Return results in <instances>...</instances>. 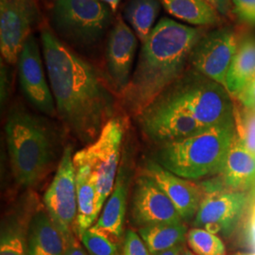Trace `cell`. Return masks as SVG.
<instances>
[{"label": "cell", "instance_id": "7", "mask_svg": "<svg viewBox=\"0 0 255 255\" xmlns=\"http://www.w3.org/2000/svg\"><path fill=\"white\" fill-rule=\"evenodd\" d=\"M125 131V119L114 117L99 136L73 155L75 167H85L96 184L99 217L116 184Z\"/></svg>", "mask_w": 255, "mask_h": 255}, {"label": "cell", "instance_id": "34", "mask_svg": "<svg viewBox=\"0 0 255 255\" xmlns=\"http://www.w3.org/2000/svg\"><path fill=\"white\" fill-rule=\"evenodd\" d=\"M64 255H87L85 254V252L82 250L81 246L79 245L78 241L76 240V238L73 237L71 239V241L69 242L67 249L65 251Z\"/></svg>", "mask_w": 255, "mask_h": 255}, {"label": "cell", "instance_id": "35", "mask_svg": "<svg viewBox=\"0 0 255 255\" xmlns=\"http://www.w3.org/2000/svg\"><path fill=\"white\" fill-rule=\"evenodd\" d=\"M182 252H183V248L182 245H178V246L170 248L168 250L163 251L161 253H158L155 255H182Z\"/></svg>", "mask_w": 255, "mask_h": 255}, {"label": "cell", "instance_id": "19", "mask_svg": "<svg viewBox=\"0 0 255 255\" xmlns=\"http://www.w3.org/2000/svg\"><path fill=\"white\" fill-rule=\"evenodd\" d=\"M255 78V37H245L237 48L226 76L225 88L236 99Z\"/></svg>", "mask_w": 255, "mask_h": 255}, {"label": "cell", "instance_id": "4", "mask_svg": "<svg viewBox=\"0 0 255 255\" xmlns=\"http://www.w3.org/2000/svg\"><path fill=\"white\" fill-rule=\"evenodd\" d=\"M5 136L14 180L23 187H34L52 167L56 139L46 119L15 105L5 124Z\"/></svg>", "mask_w": 255, "mask_h": 255}, {"label": "cell", "instance_id": "30", "mask_svg": "<svg viewBox=\"0 0 255 255\" xmlns=\"http://www.w3.org/2000/svg\"><path fill=\"white\" fill-rule=\"evenodd\" d=\"M233 12L251 25H255V0H231Z\"/></svg>", "mask_w": 255, "mask_h": 255}, {"label": "cell", "instance_id": "32", "mask_svg": "<svg viewBox=\"0 0 255 255\" xmlns=\"http://www.w3.org/2000/svg\"><path fill=\"white\" fill-rule=\"evenodd\" d=\"M9 71L5 64H3V60L1 61L0 68V100L1 106L3 107L9 97Z\"/></svg>", "mask_w": 255, "mask_h": 255}, {"label": "cell", "instance_id": "5", "mask_svg": "<svg viewBox=\"0 0 255 255\" xmlns=\"http://www.w3.org/2000/svg\"><path fill=\"white\" fill-rule=\"evenodd\" d=\"M236 134L235 117L190 136L160 144L155 162L190 181L218 176L223 169Z\"/></svg>", "mask_w": 255, "mask_h": 255}, {"label": "cell", "instance_id": "16", "mask_svg": "<svg viewBox=\"0 0 255 255\" xmlns=\"http://www.w3.org/2000/svg\"><path fill=\"white\" fill-rule=\"evenodd\" d=\"M71 239L57 228L46 209L34 210L28 224L27 255H64Z\"/></svg>", "mask_w": 255, "mask_h": 255}, {"label": "cell", "instance_id": "33", "mask_svg": "<svg viewBox=\"0 0 255 255\" xmlns=\"http://www.w3.org/2000/svg\"><path fill=\"white\" fill-rule=\"evenodd\" d=\"M221 16L228 17L233 12V4L231 0H205Z\"/></svg>", "mask_w": 255, "mask_h": 255}, {"label": "cell", "instance_id": "31", "mask_svg": "<svg viewBox=\"0 0 255 255\" xmlns=\"http://www.w3.org/2000/svg\"><path fill=\"white\" fill-rule=\"evenodd\" d=\"M234 100H237L243 108L255 109V78Z\"/></svg>", "mask_w": 255, "mask_h": 255}, {"label": "cell", "instance_id": "2", "mask_svg": "<svg viewBox=\"0 0 255 255\" xmlns=\"http://www.w3.org/2000/svg\"><path fill=\"white\" fill-rule=\"evenodd\" d=\"M226 88L192 69L184 72L136 117L142 133L156 144L190 136L235 119Z\"/></svg>", "mask_w": 255, "mask_h": 255}, {"label": "cell", "instance_id": "13", "mask_svg": "<svg viewBox=\"0 0 255 255\" xmlns=\"http://www.w3.org/2000/svg\"><path fill=\"white\" fill-rule=\"evenodd\" d=\"M137 39L132 29L119 14L107 40L105 62L110 85L119 97L126 90L131 79Z\"/></svg>", "mask_w": 255, "mask_h": 255}, {"label": "cell", "instance_id": "29", "mask_svg": "<svg viewBox=\"0 0 255 255\" xmlns=\"http://www.w3.org/2000/svg\"><path fill=\"white\" fill-rule=\"evenodd\" d=\"M149 251L141 237L135 232L128 230L125 237L123 255H149Z\"/></svg>", "mask_w": 255, "mask_h": 255}, {"label": "cell", "instance_id": "25", "mask_svg": "<svg viewBox=\"0 0 255 255\" xmlns=\"http://www.w3.org/2000/svg\"><path fill=\"white\" fill-rule=\"evenodd\" d=\"M186 241L196 255H226V248L220 237L204 229L188 231Z\"/></svg>", "mask_w": 255, "mask_h": 255}, {"label": "cell", "instance_id": "26", "mask_svg": "<svg viewBox=\"0 0 255 255\" xmlns=\"http://www.w3.org/2000/svg\"><path fill=\"white\" fill-rule=\"evenodd\" d=\"M237 133L247 149L255 155V109H247L239 114L236 106Z\"/></svg>", "mask_w": 255, "mask_h": 255}, {"label": "cell", "instance_id": "3", "mask_svg": "<svg viewBox=\"0 0 255 255\" xmlns=\"http://www.w3.org/2000/svg\"><path fill=\"white\" fill-rule=\"evenodd\" d=\"M206 33L164 17L142 43L131 79L121 95L128 114L137 116L185 72L193 48Z\"/></svg>", "mask_w": 255, "mask_h": 255}, {"label": "cell", "instance_id": "20", "mask_svg": "<svg viewBox=\"0 0 255 255\" xmlns=\"http://www.w3.org/2000/svg\"><path fill=\"white\" fill-rule=\"evenodd\" d=\"M165 10L196 27L219 26L222 17L205 0H161Z\"/></svg>", "mask_w": 255, "mask_h": 255}, {"label": "cell", "instance_id": "22", "mask_svg": "<svg viewBox=\"0 0 255 255\" xmlns=\"http://www.w3.org/2000/svg\"><path fill=\"white\" fill-rule=\"evenodd\" d=\"M187 233L183 221L159 223L139 229L140 237L152 255L181 245L186 239Z\"/></svg>", "mask_w": 255, "mask_h": 255}, {"label": "cell", "instance_id": "9", "mask_svg": "<svg viewBox=\"0 0 255 255\" xmlns=\"http://www.w3.org/2000/svg\"><path fill=\"white\" fill-rule=\"evenodd\" d=\"M72 148H64L57 171L44 195L45 209L64 237L71 239L78 213L76 167Z\"/></svg>", "mask_w": 255, "mask_h": 255}, {"label": "cell", "instance_id": "37", "mask_svg": "<svg viewBox=\"0 0 255 255\" xmlns=\"http://www.w3.org/2000/svg\"><path fill=\"white\" fill-rule=\"evenodd\" d=\"M182 255H196L193 252L189 251V250H183L182 252Z\"/></svg>", "mask_w": 255, "mask_h": 255}, {"label": "cell", "instance_id": "12", "mask_svg": "<svg viewBox=\"0 0 255 255\" xmlns=\"http://www.w3.org/2000/svg\"><path fill=\"white\" fill-rule=\"evenodd\" d=\"M20 87L29 103L46 116L57 115L54 98L46 81L40 46L35 36L28 37L17 61Z\"/></svg>", "mask_w": 255, "mask_h": 255}, {"label": "cell", "instance_id": "21", "mask_svg": "<svg viewBox=\"0 0 255 255\" xmlns=\"http://www.w3.org/2000/svg\"><path fill=\"white\" fill-rule=\"evenodd\" d=\"M78 213L75 229L80 235L91 228L99 219L97 213V189L91 175L85 167L76 168Z\"/></svg>", "mask_w": 255, "mask_h": 255}, {"label": "cell", "instance_id": "17", "mask_svg": "<svg viewBox=\"0 0 255 255\" xmlns=\"http://www.w3.org/2000/svg\"><path fill=\"white\" fill-rule=\"evenodd\" d=\"M128 176L124 166L119 169L114 190L92 230L110 239H119L123 234L127 206Z\"/></svg>", "mask_w": 255, "mask_h": 255}, {"label": "cell", "instance_id": "28", "mask_svg": "<svg viewBox=\"0 0 255 255\" xmlns=\"http://www.w3.org/2000/svg\"><path fill=\"white\" fill-rule=\"evenodd\" d=\"M241 237L245 246L255 253V187L252 190L251 199L241 219Z\"/></svg>", "mask_w": 255, "mask_h": 255}, {"label": "cell", "instance_id": "1", "mask_svg": "<svg viewBox=\"0 0 255 255\" xmlns=\"http://www.w3.org/2000/svg\"><path fill=\"white\" fill-rule=\"evenodd\" d=\"M41 44L57 115L72 135L88 145L115 117L110 84L49 28H43Z\"/></svg>", "mask_w": 255, "mask_h": 255}, {"label": "cell", "instance_id": "10", "mask_svg": "<svg viewBox=\"0 0 255 255\" xmlns=\"http://www.w3.org/2000/svg\"><path fill=\"white\" fill-rule=\"evenodd\" d=\"M239 40L232 27L206 32L193 48L189 64L194 70L225 87L229 67L237 53Z\"/></svg>", "mask_w": 255, "mask_h": 255}, {"label": "cell", "instance_id": "23", "mask_svg": "<svg viewBox=\"0 0 255 255\" xmlns=\"http://www.w3.org/2000/svg\"><path fill=\"white\" fill-rule=\"evenodd\" d=\"M161 9L159 0H128L124 8V18L143 43L153 29Z\"/></svg>", "mask_w": 255, "mask_h": 255}, {"label": "cell", "instance_id": "14", "mask_svg": "<svg viewBox=\"0 0 255 255\" xmlns=\"http://www.w3.org/2000/svg\"><path fill=\"white\" fill-rule=\"evenodd\" d=\"M130 214L140 228L159 223L183 221L172 201L146 173L140 175L135 181Z\"/></svg>", "mask_w": 255, "mask_h": 255}, {"label": "cell", "instance_id": "11", "mask_svg": "<svg viewBox=\"0 0 255 255\" xmlns=\"http://www.w3.org/2000/svg\"><path fill=\"white\" fill-rule=\"evenodd\" d=\"M38 19L39 10L33 0H0V50L5 63L17 64Z\"/></svg>", "mask_w": 255, "mask_h": 255}, {"label": "cell", "instance_id": "24", "mask_svg": "<svg viewBox=\"0 0 255 255\" xmlns=\"http://www.w3.org/2000/svg\"><path fill=\"white\" fill-rule=\"evenodd\" d=\"M21 214L19 210L16 216L10 215L2 226L0 255H27V231L32 214L25 218Z\"/></svg>", "mask_w": 255, "mask_h": 255}, {"label": "cell", "instance_id": "36", "mask_svg": "<svg viewBox=\"0 0 255 255\" xmlns=\"http://www.w3.org/2000/svg\"><path fill=\"white\" fill-rule=\"evenodd\" d=\"M103 4H105L106 6H108L110 9H112V11L115 13L118 8H119V4L121 2V0H100Z\"/></svg>", "mask_w": 255, "mask_h": 255}, {"label": "cell", "instance_id": "6", "mask_svg": "<svg viewBox=\"0 0 255 255\" xmlns=\"http://www.w3.org/2000/svg\"><path fill=\"white\" fill-rule=\"evenodd\" d=\"M113 13L100 0H53L50 21L64 43L87 49L101 42L112 24Z\"/></svg>", "mask_w": 255, "mask_h": 255}, {"label": "cell", "instance_id": "8", "mask_svg": "<svg viewBox=\"0 0 255 255\" xmlns=\"http://www.w3.org/2000/svg\"><path fill=\"white\" fill-rule=\"evenodd\" d=\"M201 185L203 196L194 219L195 228L229 237L241 222L252 191L230 190L223 185L219 176Z\"/></svg>", "mask_w": 255, "mask_h": 255}, {"label": "cell", "instance_id": "38", "mask_svg": "<svg viewBox=\"0 0 255 255\" xmlns=\"http://www.w3.org/2000/svg\"><path fill=\"white\" fill-rule=\"evenodd\" d=\"M236 255H255V253H237Z\"/></svg>", "mask_w": 255, "mask_h": 255}, {"label": "cell", "instance_id": "15", "mask_svg": "<svg viewBox=\"0 0 255 255\" xmlns=\"http://www.w3.org/2000/svg\"><path fill=\"white\" fill-rule=\"evenodd\" d=\"M145 173L158 183L172 201L183 221L195 219L203 196L201 184L175 175L157 162L147 163Z\"/></svg>", "mask_w": 255, "mask_h": 255}, {"label": "cell", "instance_id": "27", "mask_svg": "<svg viewBox=\"0 0 255 255\" xmlns=\"http://www.w3.org/2000/svg\"><path fill=\"white\" fill-rule=\"evenodd\" d=\"M79 237L89 255H116L117 246L108 237L91 228L82 232Z\"/></svg>", "mask_w": 255, "mask_h": 255}, {"label": "cell", "instance_id": "18", "mask_svg": "<svg viewBox=\"0 0 255 255\" xmlns=\"http://www.w3.org/2000/svg\"><path fill=\"white\" fill-rule=\"evenodd\" d=\"M218 176L230 190L249 192L255 187V155L247 149L237 133Z\"/></svg>", "mask_w": 255, "mask_h": 255}]
</instances>
